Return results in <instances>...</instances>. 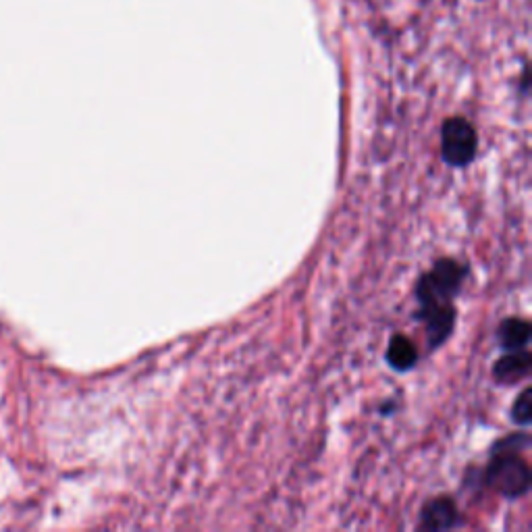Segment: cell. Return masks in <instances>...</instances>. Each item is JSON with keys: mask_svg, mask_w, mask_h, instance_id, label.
Masks as SVG:
<instances>
[{"mask_svg": "<svg viewBox=\"0 0 532 532\" xmlns=\"http://www.w3.org/2000/svg\"><path fill=\"white\" fill-rule=\"evenodd\" d=\"M468 266L454 258H443L435 262L429 273H424L416 285V298L420 306L451 304L462 289Z\"/></svg>", "mask_w": 532, "mask_h": 532, "instance_id": "6da1fadb", "label": "cell"}, {"mask_svg": "<svg viewBox=\"0 0 532 532\" xmlns=\"http://www.w3.org/2000/svg\"><path fill=\"white\" fill-rule=\"evenodd\" d=\"M487 485L503 497H522L530 487V470L520 458V451H493L487 468Z\"/></svg>", "mask_w": 532, "mask_h": 532, "instance_id": "7a4b0ae2", "label": "cell"}, {"mask_svg": "<svg viewBox=\"0 0 532 532\" xmlns=\"http://www.w3.org/2000/svg\"><path fill=\"white\" fill-rule=\"evenodd\" d=\"M478 148V138L472 123L464 117H451L443 123L441 152L449 167H468Z\"/></svg>", "mask_w": 532, "mask_h": 532, "instance_id": "3957f363", "label": "cell"}, {"mask_svg": "<svg viewBox=\"0 0 532 532\" xmlns=\"http://www.w3.org/2000/svg\"><path fill=\"white\" fill-rule=\"evenodd\" d=\"M418 321L424 325L429 339V348H439L443 345L456 325V308L451 304H433V306H420L416 314Z\"/></svg>", "mask_w": 532, "mask_h": 532, "instance_id": "277c9868", "label": "cell"}, {"mask_svg": "<svg viewBox=\"0 0 532 532\" xmlns=\"http://www.w3.org/2000/svg\"><path fill=\"white\" fill-rule=\"evenodd\" d=\"M460 522L458 505L451 497H435L427 501L420 514L422 530H449Z\"/></svg>", "mask_w": 532, "mask_h": 532, "instance_id": "5b68a950", "label": "cell"}, {"mask_svg": "<svg viewBox=\"0 0 532 532\" xmlns=\"http://www.w3.org/2000/svg\"><path fill=\"white\" fill-rule=\"evenodd\" d=\"M532 366V356L526 348L522 350H512L510 354H505L499 358L493 366V379L501 385H512L520 379H526Z\"/></svg>", "mask_w": 532, "mask_h": 532, "instance_id": "8992f818", "label": "cell"}, {"mask_svg": "<svg viewBox=\"0 0 532 532\" xmlns=\"http://www.w3.org/2000/svg\"><path fill=\"white\" fill-rule=\"evenodd\" d=\"M387 362L393 370L408 372L416 366L418 362V350L410 337L406 335H395L387 348Z\"/></svg>", "mask_w": 532, "mask_h": 532, "instance_id": "52a82bcc", "label": "cell"}, {"mask_svg": "<svg viewBox=\"0 0 532 532\" xmlns=\"http://www.w3.org/2000/svg\"><path fill=\"white\" fill-rule=\"evenodd\" d=\"M497 339L503 350H522L530 341V323L524 318H505L497 329Z\"/></svg>", "mask_w": 532, "mask_h": 532, "instance_id": "ba28073f", "label": "cell"}, {"mask_svg": "<svg viewBox=\"0 0 532 532\" xmlns=\"http://www.w3.org/2000/svg\"><path fill=\"white\" fill-rule=\"evenodd\" d=\"M512 420L516 424H522V427H526V424H530V420H532V399H530L528 387L520 393V397L516 399V404L512 406Z\"/></svg>", "mask_w": 532, "mask_h": 532, "instance_id": "9c48e42d", "label": "cell"}]
</instances>
